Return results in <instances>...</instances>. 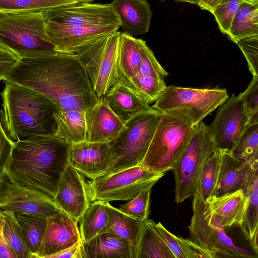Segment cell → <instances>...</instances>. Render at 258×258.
Segmentation results:
<instances>
[{
    "instance_id": "obj_23",
    "label": "cell",
    "mask_w": 258,
    "mask_h": 258,
    "mask_svg": "<svg viewBox=\"0 0 258 258\" xmlns=\"http://www.w3.org/2000/svg\"><path fill=\"white\" fill-rule=\"evenodd\" d=\"M105 205L108 222L100 233H111L126 240L130 246L132 258H137L143 221L137 220L124 214L109 202H106Z\"/></svg>"
},
{
    "instance_id": "obj_4",
    "label": "cell",
    "mask_w": 258,
    "mask_h": 258,
    "mask_svg": "<svg viewBox=\"0 0 258 258\" xmlns=\"http://www.w3.org/2000/svg\"><path fill=\"white\" fill-rule=\"evenodd\" d=\"M0 122L12 141L54 135L57 106L41 94L18 84L4 81Z\"/></svg>"
},
{
    "instance_id": "obj_17",
    "label": "cell",
    "mask_w": 258,
    "mask_h": 258,
    "mask_svg": "<svg viewBox=\"0 0 258 258\" xmlns=\"http://www.w3.org/2000/svg\"><path fill=\"white\" fill-rule=\"evenodd\" d=\"M82 241L78 222L61 211L49 216L36 258L50 257Z\"/></svg>"
},
{
    "instance_id": "obj_38",
    "label": "cell",
    "mask_w": 258,
    "mask_h": 258,
    "mask_svg": "<svg viewBox=\"0 0 258 258\" xmlns=\"http://www.w3.org/2000/svg\"><path fill=\"white\" fill-rule=\"evenodd\" d=\"M243 1L222 0L214 9L212 14L222 33L229 35L233 19Z\"/></svg>"
},
{
    "instance_id": "obj_2",
    "label": "cell",
    "mask_w": 258,
    "mask_h": 258,
    "mask_svg": "<svg viewBox=\"0 0 258 258\" xmlns=\"http://www.w3.org/2000/svg\"><path fill=\"white\" fill-rule=\"evenodd\" d=\"M43 15L46 23L42 39L61 52L77 54L120 28L110 4L78 2L44 11Z\"/></svg>"
},
{
    "instance_id": "obj_43",
    "label": "cell",
    "mask_w": 258,
    "mask_h": 258,
    "mask_svg": "<svg viewBox=\"0 0 258 258\" xmlns=\"http://www.w3.org/2000/svg\"><path fill=\"white\" fill-rule=\"evenodd\" d=\"M14 141L7 136L0 122V180L10 161Z\"/></svg>"
},
{
    "instance_id": "obj_16",
    "label": "cell",
    "mask_w": 258,
    "mask_h": 258,
    "mask_svg": "<svg viewBox=\"0 0 258 258\" xmlns=\"http://www.w3.org/2000/svg\"><path fill=\"white\" fill-rule=\"evenodd\" d=\"M54 200L63 212L78 222L89 205L87 182L82 173L69 164L61 176Z\"/></svg>"
},
{
    "instance_id": "obj_19",
    "label": "cell",
    "mask_w": 258,
    "mask_h": 258,
    "mask_svg": "<svg viewBox=\"0 0 258 258\" xmlns=\"http://www.w3.org/2000/svg\"><path fill=\"white\" fill-rule=\"evenodd\" d=\"M221 159L215 196L219 197L242 190L248 184L258 165L240 160L229 151H221Z\"/></svg>"
},
{
    "instance_id": "obj_46",
    "label": "cell",
    "mask_w": 258,
    "mask_h": 258,
    "mask_svg": "<svg viewBox=\"0 0 258 258\" xmlns=\"http://www.w3.org/2000/svg\"><path fill=\"white\" fill-rule=\"evenodd\" d=\"M190 258H213L212 255L206 249L201 247L190 238H182Z\"/></svg>"
},
{
    "instance_id": "obj_12",
    "label": "cell",
    "mask_w": 258,
    "mask_h": 258,
    "mask_svg": "<svg viewBox=\"0 0 258 258\" xmlns=\"http://www.w3.org/2000/svg\"><path fill=\"white\" fill-rule=\"evenodd\" d=\"M120 32L112 33L82 50L83 61L92 87L99 99L117 82Z\"/></svg>"
},
{
    "instance_id": "obj_51",
    "label": "cell",
    "mask_w": 258,
    "mask_h": 258,
    "mask_svg": "<svg viewBox=\"0 0 258 258\" xmlns=\"http://www.w3.org/2000/svg\"><path fill=\"white\" fill-rule=\"evenodd\" d=\"M250 3H258V0H244Z\"/></svg>"
},
{
    "instance_id": "obj_41",
    "label": "cell",
    "mask_w": 258,
    "mask_h": 258,
    "mask_svg": "<svg viewBox=\"0 0 258 258\" xmlns=\"http://www.w3.org/2000/svg\"><path fill=\"white\" fill-rule=\"evenodd\" d=\"M236 43L246 58L253 77H258V35L243 38Z\"/></svg>"
},
{
    "instance_id": "obj_36",
    "label": "cell",
    "mask_w": 258,
    "mask_h": 258,
    "mask_svg": "<svg viewBox=\"0 0 258 258\" xmlns=\"http://www.w3.org/2000/svg\"><path fill=\"white\" fill-rule=\"evenodd\" d=\"M78 2V0H0V12H44Z\"/></svg>"
},
{
    "instance_id": "obj_35",
    "label": "cell",
    "mask_w": 258,
    "mask_h": 258,
    "mask_svg": "<svg viewBox=\"0 0 258 258\" xmlns=\"http://www.w3.org/2000/svg\"><path fill=\"white\" fill-rule=\"evenodd\" d=\"M118 81L134 90L149 104L154 102L167 87L164 79L139 75Z\"/></svg>"
},
{
    "instance_id": "obj_15",
    "label": "cell",
    "mask_w": 258,
    "mask_h": 258,
    "mask_svg": "<svg viewBox=\"0 0 258 258\" xmlns=\"http://www.w3.org/2000/svg\"><path fill=\"white\" fill-rule=\"evenodd\" d=\"M69 163L91 179L104 175L113 164L110 144L85 141L71 145Z\"/></svg>"
},
{
    "instance_id": "obj_20",
    "label": "cell",
    "mask_w": 258,
    "mask_h": 258,
    "mask_svg": "<svg viewBox=\"0 0 258 258\" xmlns=\"http://www.w3.org/2000/svg\"><path fill=\"white\" fill-rule=\"evenodd\" d=\"M110 4L124 33L134 36L148 32L153 13L146 0H113Z\"/></svg>"
},
{
    "instance_id": "obj_28",
    "label": "cell",
    "mask_w": 258,
    "mask_h": 258,
    "mask_svg": "<svg viewBox=\"0 0 258 258\" xmlns=\"http://www.w3.org/2000/svg\"><path fill=\"white\" fill-rule=\"evenodd\" d=\"M137 258H175L159 234L156 223L148 218L143 221Z\"/></svg>"
},
{
    "instance_id": "obj_34",
    "label": "cell",
    "mask_w": 258,
    "mask_h": 258,
    "mask_svg": "<svg viewBox=\"0 0 258 258\" xmlns=\"http://www.w3.org/2000/svg\"><path fill=\"white\" fill-rule=\"evenodd\" d=\"M221 159V151L215 150L203 168L196 190L205 201L215 196Z\"/></svg>"
},
{
    "instance_id": "obj_13",
    "label": "cell",
    "mask_w": 258,
    "mask_h": 258,
    "mask_svg": "<svg viewBox=\"0 0 258 258\" xmlns=\"http://www.w3.org/2000/svg\"><path fill=\"white\" fill-rule=\"evenodd\" d=\"M0 209L11 211L15 215L25 213L46 219L62 211L53 198L18 184L6 172L0 180Z\"/></svg>"
},
{
    "instance_id": "obj_33",
    "label": "cell",
    "mask_w": 258,
    "mask_h": 258,
    "mask_svg": "<svg viewBox=\"0 0 258 258\" xmlns=\"http://www.w3.org/2000/svg\"><path fill=\"white\" fill-rule=\"evenodd\" d=\"M4 217L3 232L8 243L18 258H34L29 250L16 215L11 211L2 210Z\"/></svg>"
},
{
    "instance_id": "obj_48",
    "label": "cell",
    "mask_w": 258,
    "mask_h": 258,
    "mask_svg": "<svg viewBox=\"0 0 258 258\" xmlns=\"http://www.w3.org/2000/svg\"><path fill=\"white\" fill-rule=\"evenodd\" d=\"M222 0H197V5L202 10H207L213 12L215 8Z\"/></svg>"
},
{
    "instance_id": "obj_30",
    "label": "cell",
    "mask_w": 258,
    "mask_h": 258,
    "mask_svg": "<svg viewBox=\"0 0 258 258\" xmlns=\"http://www.w3.org/2000/svg\"><path fill=\"white\" fill-rule=\"evenodd\" d=\"M105 203L90 202L79 222L82 242H87L100 233L108 222Z\"/></svg>"
},
{
    "instance_id": "obj_9",
    "label": "cell",
    "mask_w": 258,
    "mask_h": 258,
    "mask_svg": "<svg viewBox=\"0 0 258 258\" xmlns=\"http://www.w3.org/2000/svg\"><path fill=\"white\" fill-rule=\"evenodd\" d=\"M214 150L208 126L203 121L194 125L187 145L171 170L177 204L194 195L205 164Z\"/></svg>"
},
{
    "instance_id": "obj_44",
    "label": "cell",
    "mask_w": 258,
    "mask_h": 258,
    "mask_svg": "<svg viewBox=\"0 0 258 258\" xmlns=\"http://www.w3.org/2000/svg\"><path fill=\"white\" fill-rule=\"evenodd\" d=\"M19 60L15 53L0 44V81L5 80Z\"/></svg>"
},
{
    "instance_id": "obj_26",
    "label": "cell",
    "mask_w": 258,
    "mask_h": 258,
    "mask_svg": "<svg viewBox=\"0 0 258 258\" xmlns=\"http://www.w3.org/2000/svg\"><path fill=\"white\" fill-rule=\"evenodd\" d=\"M141 63V53L139 39L121 32L117 81L134 77L138 73Z\"/></svg>"
},
{
    "instance_id": "obj_6",
    "label": "cell",
    "mask_w": 258,
    "mask_h": 258,
    "mask_svg": "<svg viewBox=\"0 0 258 258\" xmlns=\"http://www.w3.org/2000/svg\"><path fill=\"white\" fill-rule=\"evenodd\" d=\"M193 125L178 115L161 113L148 151L139 165L158 173L171 170L187 145Z\"/></svg>"
},
{
    "instance_id": "obj_7",
    "label": "cell",
    "mask_w": 258,
    "mask_h": 258,
    "mask_svg": "<svg viewBox=\"0 0 258 258\" xmlns=\"http://www.w3.org/2000/svg\"><path fill=\"white\" fill-rule=\"evenodd\" d=\"M160 115L161 113L152 107L125 122L118 135L109 142L113 154V164L106 174L138 165L142 162Z\"/></svg>"
},
{
    "instance_id": "obj_8",
    "label": "cell",
    "mask_w": 258,
    "mask_h": 258,
    "mask_svg": "<svg viewBox=\"0 0 258 258\" xmlns=\"http://www.w3.org/2000/svg\"><path fill=\"white\" fill-rule=\"evenodd\" d=\"M229 97L225 89H195L167 86L153 108L164 113L181 116L195 125L211 113Z\"/></svg>"
},
{
    "instance_id": "obj_5",
    "label": "cell",
    "mask_w": 258,
    "mask_h": 258,
    "mask_svg": "<svg viewBox=\"0 0 258 258\" xmlns=\"http://www.w3.org/2000/svg\"><path fill=\"white\" fill-rule=\"evenodd\" d=\"M45 23L43 12H0V44L19 59L45 55L54 50L42 39Z\"/></svg>"
},
{
    "instance_id": "obj_3",
    "label": "cell",
    "mask_w": 258,
    "mask_h": 258,
    "mask_svg": "<svg viewBox=\"0 0 258 258\" xmlns=\"http://www.w3.org/2000/svg\"><path fill=\"white\" fill-rule=\"evenodd\" d=\"M70 146L54 135L18 139L5 172L18 184L54 199L69 164Z\"/></svg>"
},
{
    "instance_id": "obj_21",
    "label": "cell",
    "mask_w": 258,
    "mask_h": 258,
    "mask_svg": "<svg viewBox=\"0 0 258 258\" xmlns=\"http://www.w3.org/2000/svg\"><path fill=\"white\" fill-rule=\"evenodd\" d=\"M247 202L242 190L219 197L213 196L205 201L210 213L224 228L235 225L241 226Z\"/></svg>"
},
{
    "instance_id": "obj_1",
    "label": "cell",
    "mask_w": 258,
    "mask_h": 258,
    "mask_svg": "<svg viewBox=\"0 0 258 258\" xmlns=\"http://www.w3.org/2000/svg\"><path fill=\"white\" fill-rule=\"evenodd\" d=\"M4 81L41 94L60 110L86 111L99 100L83 61L75 54L53 50L42 56L19 59Z\"/></svg>"
},
{
    "instance_id": "obj_39",
    "label": "cell",
    "mask_w": 258,
    "mask_h": 258,
    "mask_svg": "<svg viewBox=\"0 0 258 258\" xmlns=\"http://www.w3.org/2000/svg\"><path fill=\"white\" fill-rule=\"evenodd\" d=\"M151 188L142 191L128 202L121 206L119 210L140 221L148 218Z\"/></svg>"
},
{
    "instance_id": "obj_31",
    "label": "cell",
    "mask_w": 258,
    "mask_h": 258,
    "mask_svg": "<svg viewBox=\"0 0 258 258\" xmlns=\"http://www.w3.org/2000/svg\"><path fill=\"white\" fill-rule=\"evenodd\" d=\"M28 247L34 258L39 251L45 232L46 218L29 214L16 215Z\"/></svg>"
},
{
    "instance_id": "obj_24",
    "label": "cell",
    "mask_w": 258,
    "mask_h": 258,
    "mask_svg": "<svg viewBox=\"0 0 258 258\" xmlns=\"http://www.w3.org/2000/svg\"><path fill=\"white\" fill-rule=\"evenodd\" d=\"M82 258H132L128 243L109 232L99 233L90 240L82 242Z\"/></svg>"
},
{
    "instance_id": "obj_42",
    "label": "cell",
    "mask_w": 258,
    "mask_h": 258,
    "mask_svg": "<svg viewBox=\"0 0 258 258\" xmlns=\"http://www.w3.org/2000/svg\"><path fill=\"white\" fill-rule=\"evenodd\" d=\"M156 229L175 258H190L182 237H178L167 230L160 222L156 223Z\"/></svg>"
},
{
    "instance_id": "obj_47",
    "label": "cell",
    "mask_w": 258,
    "mask_h": 258,
    "mask_svg": "<svg viewBox=\"0 0 258 258\" xmlns=\"http://www.w3.org/2000/svg\"><path fill=\"white\" fill-rule=\"evenodd\" d=\"M82 241H79L73 245L52 255L50 258H82Z\"/></svg>"
},
{
    "instance_id": "obj_14",
    "label": "cell",
    "mask_w": 258,
    "mask_h": 258,
    "mask_svg": "<svg viewBox=\"0 0 258 258\" xmlns=\"http://www.w3.org/2000/svg\"><path fill=\"white\" fill-rule=\"evenodd\" d=\"M218 107L208 132L215 150L230 151L249 124L248 119L238 96L232 94Z\"/></svg>"
},
{
    "instance_id": "obj_22",
    "label": "cell",
    "mask_w": 258,
    "mask_h": 258,
    "mask_svg": "<svg viewBox=\"0 0 258 258\" xmlns=\"http://www.w3.org/2000/svg\"><path fill=\"white\" fill-rule=\"evenodd\" d=\"M101 98L124 122L137 113L152 107L136 92L119 81Z\"/></svg>"
},
{
    "instance_id": "obj_40",
    "label": "cell",
    "mask_w": 258,
    "mask_h": 258,
    "mask_svg": "<svg viewBox=\"0 0 258 258\" xmlns=\"http://www.w3.org/2000/svg\"><path fill=\"white\" fill-rule=\"evenodd\" d=\"M249 124L258 122V77H253L247 89L239 94Z\"/></svg>"
},
{
    "instance_id": "obj_32",
    "label": "cell",
    "mask_w": 258,
    "mask_h": 258,
    "mask_svg": "<svg viewBox=\"0 0 258 258\" xmlns=\"http://www.w3.org/2000/svg\"><path fill=\"white\" fill-rule=\"evenodd\" d=\"M229 152L240 160L258 165V122L246 126Z\"/></svg>"
},
{
    "instance_id": "obj_37",
    "label": "cell",
    "mask_w": 258,
    "mask_h": 258,
    "mask_svg": "<svg viewBox=\"0 0 258 258\" xmlns=\"http://www.w3.org/2000/svg\"><path fill=\"white\" fill-rule=\"evenodd\" d=\"M141 53V63L137 75L162 79L168 74L155 57L145 41L139 39Z\"/></svg>"
},
{
    "instance_id": "obj_11",
    "label": "cell",
    "mask_w": 258,
    "mask_h": 258,
    "mask_svg": "<svg viewBox=\"0 0 258 258\" xmlns=\"http://www.w3.org/2000/svg\"><path fill=\"white\" fill-rule=\"evenodd\" d=\"M192 196V215L188 227L192 241L210 252L213 258L257 257L234 244L197 190Z\"/></svg>"
},
{
    "instance_id": "obj_25",
    "label": "cell",
    "mask_w": 258,
    "mask_h": 258,
    "mask_svg": "<svg viewBox=\"0 0 258 258\" xmlns=\"http://www.w3.org/2000/svg\"><path fill=\"white\" fill-rule=\"evenodd\" d=\"M57 137L73 145L87 140L85 111L58 110L54 112Z\"/></svg>"
},
{
    "instance_id": "obj_29",
    "label": "cell",
    "mask_w": 258,
    "mask_h": 258,
    "mask_svg": "<svg viewBox=\"0 0 258 258\" xmlns=\"http://www.w3.org/2000/svg\"><path fill=\"white\" fill-rule=\"evenodd\" d=\"M258 35V3L243 1L234 17L228 36L233 42Z\"/></svg>"
},
{
    "instance_id": "obj_49",
    "label": "cell",
    "mask_w": 258,
    "mask_h": 258,
    "mask_svg": "<svg viewBox=\"0 0 258 258\" xmlns=\"http://www.w3.org/2000/svg\"><path fill=\"white\" fill-rule=\"evenodd\" d=\"M178 2H186L192 4L197 5V0H173Z\"/></svg>"
},
{
    "instance_id": "obj_18",
    "label": "cell",
    "mask_w": 258,
    "mask_h": 258,
    "mask_svg": "<svg viewBox=\"0 0 258 258\" xmlns=\"http://www.w3.org/2000/svg\"><path fill=\"white\" fill-rule=\"evenodd\" d=\"M87 140L90 142H110L118 135L125 122L102 98L85 111Z\"/></svg>"
},
{
    "instance_id": "obj_27",
    "label": "cell",
    "mask_w": 258,
    "mask_h": 258,
    "mask_svg": "<svg viewBox=\"0 0 258 258\" xmlns=\"http://www.w3.org/2000/svg\"><path fill=\"white\" fill-rule=\"evenodd\" d=\"M242 190L247 202L243 222L240 227L257 254L258 170L254 173Z\"/></svg>"
},
{
    "instance_id": "obj_10",
    "label": "cell",
    "mask_w": 258,
    "mask_h": 258,
    "mask_svg": "<svg viewBox=\"0 0 258 258\" xmlns=\"http://www.w3.org/2000/svg\"><path fill=\"white\" fill-rule=\"evenodd\" d=\"M164 173H158L140 165L107 174L87 183L90 202L130 200L152 188Z\"/></svg>"
},
{
    "instance_id": "obj_45",
    "label": "cell",
    "mask_w": 258,
    "mask_h": 258,
    "mask_svg": "<svg viewBox=\"0 0 258 258\" xmlns=\"http://www.w3.org/2000/svg\"><path fill=\"white\" fill-rule=\"evenodd\" d=\"M4 222L2 211H0V258H18L16 253L4 237Z\"/></svg>"
},
{
    "instance_id": "obj_50",
    "label": "cell",
    "mask_w": 258,
    "mask_h": 258,
    "mask_svg": "<svg viewBox=\"0 0 258 258\" xmlns=\"http://www.w3.org/2000/svg\"><path fill=\"white\" fill-rule=\"evenodd\" d=\"M79 2H84V3H91L93 0H78Z\"/></svg>"
}]
</instances>
